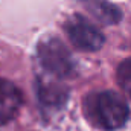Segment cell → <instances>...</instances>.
<instances>
[{"mask_svg":"<svg viewBox=\"0 0 131 131\" xmlns=\"http://www.w3.org/2000/svg\"><path fill=\"white\" fill-rule=\"evenodd\" d=\"M85 11H89L99 23L102 25H116L122 18V12L117 6L108 0H79Z\"/></svg>","mask_w":131,"mask_h":131,"instance_id":"cell-5","label":"cell"},{"mask_svg":"<svg viewBox=\"0 0 131 131\" xmlns=\"http://www.w3.org/2000/svg\"><path fill=\"white\" fill-rule=\"evenodd\" d=\"M38 60L46 72L57 78L69 76L75 69L72 53L64 43L55 37L44 38L38 44Z\"/></svg>","mask_w":131,"mask_h":131,"instance_id":"cell-2","label":"cell"},{"mask_svg":"<svg viewBox=\"0 0 131 131\" xmlns=\"http://www.w3.org/2000/svg\"><path fill=\"white\" fill-rule=\"evenodd\" d=\"M23 104V95L15 84L0 78V125L11 122Z\"/></svg>","mask_w":131,"mask_h":131,"instance_id":"cell-4","label":"cell"},{"mask_svg":"<svg viewBox=\"0 0 131 131\" xmlns=\"http://www.w3.org/2000/svg\"><path fill=\"white\" fill-rule=\"evenodd\" d=\"M38 98L44 107L60 108L67 101V90L60 84H53L49 81L38 82Z\"/></svg>","mask_w":131,"mask_h":131,"instance_id":"cell-6","label":"cell"},{"mask_svg":"<svg viewBox=\"0 0 131 131\" xmlns=\"http://www.w3.org/2000/svg\"><path fill=\"white\" fill-rule=\"evenodd\" d=\"M64 31L70 43L84 52H96L105 41L102 32L81 14H73L66 20Z\"/></svg>","mask_w":131,"mask_h":131,"instance_id":"cell-3","label":"cell"},{"mask_svg":"<svg viewBox=\"0 0 131 131\" xmlns=\"http://www.w3.org/2000/svg\"><path fill=\"white\" fill-rule=\"evenodd\" d=\"M84 108L89 121L98 128H102L105 131L122 128L130 116V110L125 99L111 90L89 95Z\"/></svg>","mask_w":131,"mask_h":131,"instance_id":"cell-1","label":"cell"},{"mask_svg":"<svg viewBox=\"0 0 131 131\" xmlns=\"http://www.w3.org/2000/svg\"><path fill=\"white\" fill-rule=\"evenodd\" d=\"M116 76H117V82H119L121 89L131 98V58L119 64Z\"/></svg>","mask_w":131,"mask_h":131,"instance_id":"cell-7","label":"cell"}]
</instances>
